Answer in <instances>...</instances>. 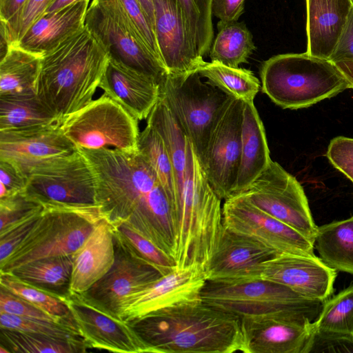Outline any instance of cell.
<instances>
[{"mask_svg": "<svg viewBox=\"0 0 353 353\" xmlns=\"http://www.w3.org/2000/svg\"><path fill=\"white\" fill-rule=\"evenodd\" d=\"M78 149L93 168L97 205L103 218L112 226L128 224L174 259L176 240L172 205L140 152L108 148Z\"/></svg>", "mask_w": 353, "mask_h": 353, "instance_id": "6da1fadb", "label": "cell"}, {"mask_svg": "<svg viewBox=\"0 0 353 353\" xmlns=\"http://www.w3.org/2000/svg\"><path fill=\"white\" fill-rule=\"evenodd\" d=\"M154 353L244 352L241 319L201 299L127 321Z\"/></svg>", "mask_w": 353, "mask_h": 353, "instance_id": "7a4b0ae2", "label": "cell"}, {"mask_svg": "<svg viewBox=\"0 0 353 353\" xmlns=\"http://www.w3.org/2000/svg\"><path fill=\"white\" fill-rule=\"evenodd\" d=\"M110 58L85 26L41 57L36 94L60 125L93 100Z\"/></svg>", "mask_w": 353, "mask_h": 353, "instance_id": "3957f363", "label": "cell"}, {"mask_svg": "<svg viewBox=\"0 0 353 353\" xmlns=\"http://www.w3.org/2000/svg\"><path fill=\"white\" fill-rule=\"evenodd\" d=\"M260 77L262 92L283 109L308 108L350 88L334 62L307 52L270 57L263 63Z\"/></svg>", "mask_w": 353, "mask_h": 353, "instance_id": "277c9868", "label": "cell"}, {"mask_svg": "<svg viewBox=\"0 0 353 353\" xmlns=\"http://www.w3.org/2000/svg\"><path fill=\"white\" fill-rule=\"evenodd\" d=\"M42 205L32 229L0 263V272L43 258L73 255L103 218L98 205Z\"/></svg>", "mask_w": 353, "mask_h": 353, "instance_id": "5b68a950", "label": "cell"}, {"mask_svg": "<svg viewBox=\"0 0 353 353\" xmlns=\"http://www.w3.org/2000/svg\"><path fill=\"white\" fill-rule=\"evenodd\" d=\"M201 299L212 307L240 318L290 313L306 316L313 321L323 303L306 299L282 284L263 279L237 283L207 281Z\"/></svg>", "mask_w": 353, "mask_h": 353, "instance_id": "8992f818", "label": "cell"}, {"mask_svg": "<svg viewBox=\"0 0 353 353\" xmlns=\"http://www.w3.org/2000/svg\"><path fill=\"white\" fill-rule=\"evenodd\" d=\"M196 71L167 74L161 85L165 99L202 162L211 129L232 97L203 81Z\"/></svg>", "mask_w": 353, "mask_h": 353, "instance_id": "52a82bcc", "label": "cell"}, {"mask_svg": "<svg viewBox=\"0 0 353 353\" xmlns=\"http://www.w3.org/2000/svg\"><path fill=\"white\" fill-rule=\"evenodd\" d=\"M139 120L105 94L70 115L60 125L77 148L139 151Z\"/></svg>", "mask_w": 353, "mask_h": 353, "instance_id": "ba28073f", "label": "cell"}, {"mask_svg": "<svg viewBox=\"0 0 353 353\" xmlns=\"http://www.w3.org/2000/svg\"><path fill=\"white\" fill-rule=\"evenodd\" d=\"M25 192L41 205H97L93 168L78 148L32 169Z\"/></svg>", "mask_w": 353, "mask_h": 353, "instance_id": "9c48e42d", "label": "cell"}, {"mask_svg": "<svg viewBox=\"0 0 353 353\" xmlns=\"http://www.w3.org/2000/svg\"><path fill=\"white\" fill-rule=\"evenodd\" d=\"M236 195L294 228L313 243L318 226L304 190L277 162L272 160L268 168Z\"/></svg>", "mask_w": 353, "mask_h": 353, "instance_id": "30bf717a", "label": "cell"}, {"mask_svg": "<svg viewBox=\"0 0 353 353\" xmlns=\"http://www.w3.org/2000/svg\"><path fill=\"white\" fill-rule=\"evenodd\" d=\"M85 26L100 39L110 57L160 83L167 75L162 63L139 38L114 0H92Z\"/></svg>", "mask_w": 353, "mask_h": 353, "instance_id": "8fae6325", "label": "cell"}, {"mask_svg": "<svg viewBox=\"0 0 353 353\" xmlns=\"http://www.w3.org/2000/svg\"><path fill=\"white\" fill-rule=\"evenodd\" d=\"M113 233L115 256L112 266L88 290L73 295L111 317L121 320V308L125 301L154 283L162 274L135 254L114 231Z\"/></svg>", "mask_w": 353, "mask_h": 353, "instance_id": "7c38bea8", "label": "cell"}, {"mask_svg": "<svg viewBox=\"0 0 353 353\" xmlns=\"http://www.w3.org/2000/svg\"><path fill=\"white\" fill-rule=\"evenodd\" d=\"M243 101L231 97L216 119L201 163L216 195L225 200L235 187L241 159Z\"/></svg>", "mask_w": 353, "mask_h": 353, "instance_id": "4fadbf2b", "label": "cell"}, {"mask_svg": "<svg viewBox=\"0 0 353 353\" xmlns=\"http://www.w3.org/2000/svg\"><path fill=\"white\" fill-rule=\"evenodd\" d=\"M222 210L225 228L259 241L278 254L316 255L312 242L305 236L240 195L225 199Z\"/></svg>", "mask_w": 353, "mask_h": 353, "instance_id": "5bb4252c", "label": "cell"}, {"mask_svg": "<svg viewBox=\"0 0 353 353\" xmlns=\"http://www.w3.org/2000/svg\"><path fill=\"white\" fill-rule=\"evenodd\" d=\"M244 353H308L316 340L314 321L281 313L241 318Z\"/></svg>", "mask_w": 353, "mask_h": 353, "instance_id": "9a60e30c", "label": "cell"}, {"mask_svg": "<svg viewBox=\"0 0 353 353\" xmlns=\"http://www.w3.org/2000/svg\"><path fill=\"white\" fill-rule=\"evenodd\" d=\"M277 254L274 250L223 225L217 247L205 270L207 281L237 283L260 279L264 263Z\"/></svg>", "mask_w": 353, "mask_h": 353, "instance_id": "2e32d148", "label": "cell"}, {"mask_svg": "<svg viewBox=\"0 0 353 353\" xmlns=\"http://www.w3.org/2000/svg\"><path fill=\"white\" fill-rule=\"evenodd\" d=\"M207 281L205 271L199 267H176L142 290L129 296L121 308L125 322L174 305L201 299Z\"/></svg>", "mask_w": 353, "mask_h": 353, "instance_id": "e0dca14e", "label": "cell"}, {"mask_svg": "<svg viewBox=\"0 0 353 353\" xmlns=\"http://www.w3.org/2000/svg\"><path fill=\"white\" fill-rule=\"evenodd\" d=\"M337 272L314 256L282 254L264 263L261 279L282 284L303 298L324 301L334 292Z\"/></svg>", "mask_w": 353, "mask_h": 353, "instance_id": "ac0fdd59", "label": "cell"}, {"mask_svg": "<svg viewBox=\"0 0 353 353\" xmlns=\"http://www.w3.org/2000/svg\"><path fill=\"white\" fill-rule=\"evenodd\" d=\"M154 32L168 74L196 71L204 63L197 52L176 0H154Z\"/></svg>", "mask_w": 353, "mask_h": 353, "instance_id": "d6986e66", "label": "cell"}, {"mask_svg": "<svg viewBox=\"0 0 353 353\" xmlns=\"http://www.w3.org/2000/svg\"><path fill=\"white\" fill-rule=\"evenodd\" d=\"M67 303L76 326L89 348L119 353H154L132 327L70 294Z\"/></svg>", "mask_w": 353, "mask_h": 353, "instance_id": "ffe728a7", "label": "cell"}, {"mask_svg": "<svg viewBox=\"0 0 353 353\" xmlns=\"http://www.w3.org/2000/svg\"><path fill=\"white\" fill-rule=\"evenodd\" d=\"M76 150L59 124L0 131V158L12 161L28 176L34 167Z\"/></svg>", "mask_w": 353, "mask_h": 353, "instance_id": "44dd1931", "label": "cell"}, {"mask_svg": "<svg viewBox=\"0 0 353 353\" xmlns=\"http://www.w3.org/2000/svg\"><path fill=\"white\" fill-rule=\"evenodd\" d=\"M99 88L139 121L148 119L161 94L154 77L112 57Z\"/></svg>", "mask_w": 353, "mask_h": 353, "instance_id": "7402d4cb", "label": "cell"}, {"mask_svg": "<svg viewBox=\"0 0 353 353\" xmlns=\"http://www.w3.org/2000/svg\"><path fill=\"white\" fill-rule=\"evenodd\" d=\"M114 256L113 228L103 218L72 255L70 294H81L90 288L109 271Z\"/></svg>", "mask_w": 353, "mask_h": 353, "instance_id": "603a6c76", "label": "cell"}, {"mask_svg": "<svg viewBox=\"0 0 353 353\" xmlns=\"http://www.w3.org/2000/svg\"><path fill=\"white\" fill-rule=\"evenodd\" d=\"M352 7V0H306L308 54L329 59Z\"/></svg>", "mask_w": 353, "mask_h": 353, "instance_id": "cb8c5ba5", "label": "cell"}, {"mask_svg": "<svg viewBox=\"0 0 353 353\" xmlns=\"http://www.w3.org/2000/svg\"><path fill=\"white\" fill-rule=\"evenodd\" d=\"M90 0H80L58 11L43 14L15 46L43 57L85 26Z\"/></svg>", "mask_w": 353, "mask_h": 353, "instance_id": "d4e9b609", "label": "cell"}, {"mask_svg": "<svg viewBox=\"0 0 353 353\" xmlns=\"http://www.w3.org/2000/svg\"><path fill=\"white\" fill-rule=\"evenodd\" d=\"M271 161L265 128L254 101H243L240 165L231 196L246 189Z\"/></svg>", "mask_w": 353, "mask_h": 353, "instance_id": "484cf974", "label": "cell"}, {"mask_svg": "<svg viewBox=\"0 0 353 353\" xmlns=\"http://www.w3.org/2000/svg\"><path fill=\"white\" fill-rule=\"evenodd\" d=\"M41 57L9 46L0 61V97L36 94Z\"/></svg>", "mask_w": 353, "mask_h": 353, "instance_id": "4316f807", "label": "cell"}, {"mask_svg": "<svg viewBox=\"0 0 353 353\" xmlns=\"http://www.w3.org/2000/svg\"><path fill=\"white\" fill-rule=\"evenodd\" d=\"M313 245L329 267L353 275V216L318 226Z\"/></svg>", "mask_w": 353, "mask_h": 353, "instance_id": "83f0119b", "label": "cell"}, {"mask_svg": "<svg viewBox=\"0 0 353 353\" xmlns=\"http://www.w3.org/2000/svg\"><path fill=\"white\" fill-rule=\"evenodd\" d=\"M72 264V255L48 257L32 261L10 272L27 283L68 297Z\"/></svg>", "mask_w": 353, "mask_h": 353, "instance_id": "f1b7e54d", "label": "cell"}, {"mask_svg": "<svg viewBox=\"0 0 353 353\" xmlns=\"http://www.w3.org/2000/svg\"><path fill=\"white\" fill-rule=\"evenodd\" d=\"M314 325L319 339L353 343V284L323 301Z\"/></svg>", "mask_w": 353, "mask_h": 353, "instance_id": "f546056e", "label": "cell"}, {"mask_svg": "<svg viewBox=\"0 0 353 353\" xmlns=\"http://www.w3.org/2000/svg\"><path fill=\"white\" fill-rule=\"evenodd\" d=\"M59 124L37 94L0 97V131Z\"/></svg>", "mask_w": 353, "mask_h": 353, "instance_id": "4dcf8cb0", "label": "cell"}, {"mask_svg": "<svg viewBox=\"0 0 353 353\" xmlns=\"http://www.w3.org/2000/svg\"><path fill=\"white\" fill-rule=\"evenodd\" d=\"M209 53L211 61L233 68L246 63L256 49L252 34L243 22L219 21Z\"/></svg>", "mask_w": 353, "mask_h": 353, "instance_id": "1f68e13d", "label": "cell"}, {"mask_svg": "<svg viewBox=\"0 0 353 353\" xmlns=\"http://www.w3.org/2000/svg\"><path fill=\"white\" fill-rule=\"evenodd\" d=\"M206 81L230 97L243 101H254L260 81L249 70L233 68L219 62L205 63L196 70Z\"/></svg>", "mask_w": 353, "mask_h": 353, "instance_id": "d6a6232c", "label": "cell"}, {"mask_svg": "<svg viewBox=\"0 0 353 353\" xmlns=\"http://www.w3.org/2000/svg\"><path fill=\"white\" fill-rule=\"evenodd\" d=\"M0 346L10 353H78L89 348L85 341H72L0 327Z\"/></svg>", "mask_w": 353, "mask_h": 353, "instance_id": "836d02e7", "label": "cell"}, {"mask_svg": "<svg viewBox=\"0 0 353 353\" xmlns=\"http://www.w3.org/2000/svg\"><path fill=\"white\" fill-rule=\"evenodd\" d=\"M0 286L34 304L60 321L76 327L67 298L27 283L10 272H0Z\"/></svg>", "mask_w": 353, "mask_h": 353, "instance_id": "e575fe53", "label": "cell"}, {"mask_svg": "<svg viewBox=\"0 0 353 353\" xmlns=\"http://www.w3.org/2000/svg\"><path fill=\"white\" fill-rule=\"evenodd\" d=\"M138 146L139 152L155 172L173 208L175 199L174 170L162 138L155 129L147 123L140 132Z\"/></svg>", "mask_w": 353, "mask_h": 353, "instance_id": "d590c367", "label": "cell"}, {"mask_svg": "<svg viewBox=\"0 0 353 353\" xmlns=\"http://www.w3.org/2000/svg\"><path fill=\"white\" fill-rule=\"evenodd\" d=\"M187 24L194 47L203 57L214 37L212 0H176Z\"/></svg>", "mask_w": 353, "mask_h": 353, "instance_id": "8d00e7d4", "label": "cell"}, {"mask_svg": "<svg viewBox=\"0 0 353 353\" xmlns=\"http://www.w3.org/2000/svg\"><path fill=\"white\" fill-rule=\"evenodd\" d=\"M112 228L114 232L135 254L155 268L162 276L176 268L174 259L128 224L121 223Z\"/></svg>", "mask_w": 353, "mask_h": 353, "instance_id": "74e56055", "label": "cell"}, {"mask_svg": "<svg viewBox=\"0 0 353 353\" xmlns=\"http://www.w3.org/2000/svg\"><path fill=\"white\" fill-rule=\"evenodd\" d=\"M0 327L67 341L85 342L75 327L62 323L24 318L8 313L0 312Z\"/></svg>", "mask_w": 353, "mask_h": 353, "instance_id": "f35d334b", "label": "cell"}, {"mask_svg": "<svg viewBox=\"0 0 353 353\" xmlns=\"http://www.w3.org/2000/svg\"><path fill=\"white\" fill-rule=\"evenodd\" d=\"M54 0H27L8 21L1 22V35L8 46L15 45L30 26L39 19Z\"/></svg>", "mask_w": 353, "mask_h": 353, "instance_id": "ab89813d", "label": "cell"}, {"mask_svg": "<svg viewBox=\"0 0 353 353\" xmlns=\"http://www.w3.org/2000/svg\"><path fill=\"white\" fill-rule=\"evenodd\" d=\"M114 1L139 38L162 63L154 26L140 3L137 0Z\"/></svg>", "mask_w": 353, "mask_h": 353, "instance_id": "60d3db41", "label": "cell"}, {"mask_svg": "<svg viewBox=\"0 0 353 353\" xmlns=\"http://www.w3.org/2000/svg\"><path fill=\"white\" fill-rule=\"evenodd\" d=\"M43 205L25 191L0 199V232L40 211Z\"/></svg>", "mask_w": 353, "mask_h": 353, "instance_id": "b9f144b4", "label": "cell"}, {"mask_svg": "<svg viewBox=\"0 0 353 353\" xmlns=\"http://www.w3.org/2000/svg\"><path fill=\"white\" fill-rule=\"evenodd\" d=\"M0 312L24 318L65 323L1 286H0Z\"/></svg>", "mask_w": 353, "mask_h": 353, "instance_id": "7bdbcfd3", "label": "cell"}, {"mask_svg": "<svg viewBox=\"0 0 353 353\" xmlns=\"http://www.w3.org/2000/svg\"><path fill=\"white\" fill-rule=\"evenodd\" d=\"M326 156L331 164L353 183V138L339 136L332 139Z\"/></svg>", "mask_w": 353, "mask_h": 353, "instance_id": "ee69618b", "label": "cell"}, {"mask_svg": "<svg viewBox=\"0 0 353 353\" xmlns=\"http://www.w3.org/2000/svg\"><path fill=\"white\" fill-rule=\"evenodd\" d=\"M42 210L43 208L0 232V263L10 255L28 234L39 218Z\"/></svg>", "mask_w": 353, "mask_h": 353, "instance_id": "f6af8a7d", "label": "cell"}, {"mask_svg": "<svg viewBox=\"0 0 353 353\" xmlns=\"http://www.w3.org/2000/svg\"><path fill=\"white\" fill-rule=\"evenodd\" d=\"M28 176L14 162L0 158V199L26 190Z\"/></svg>", "mask_w": 353, "mask_h": 353, "instance_id": "bcb514c9", "label": "cell"}, {"mask_svg": "<svg viewBox=\"0 0 353 353\" xmlns=\"http://www.w3.org/2000/svg\"><path fill=\"white\" fill-rule=\"evenodd\" d=\"M334 62H353V7L350 11L337 45L329 58Z\"/></svg>", "mask_w": 353, "mask_h": 353, "instance_id": "7dc6e473", "label": "cell"}, {"mask_svg": "<svg viewBox=\"0 0 353 353\" xmlns=\"http://www.w3.org/2000/svg\"><path fill=\"white\" fill-rule=\"evenodd\" d=\"M245 0H212L214 16L223 21H238L244 9Z\"/></svg>", "mask_w": 353, "mask_h": 353, "instance_id": "c3c4849f", "label": "cell"}, {"mask_svg": "<svg viewBox=\"0 0 353 353\" xmlns=\"http://www.w3.org/2000/svg\"><path fill=\"white\" fill-rule=\"evenodd\" d=\"M27 0H0V19L6 23L23 8Z\"/></svg>", "mask_w": 353, "mask_h": 353, "instance_id": "681fc988", "label": "cell"}, {"mask_svg": "<svg viewBox=\"0 0 353 353\" xmlns=\"http://www.w3.org/2000/svg\"><path fill=\"white\" fill-rule=\"evenodd\" d=\"M334 63L348 81L350 88H353V62L339 61Z\"/></svg>", "mask_w": 353, "mask_h": 353, "instance_id": "f907efd6", "label": "cell"}, {"mask_svg": "<svg viewBox=\"0 0 353 353\" xmlns=\"http://www.w3.org/2000/svg\"><path fill=\"white\" fill-rule=\"evenodd\" d=\"M80 0H54L49 6L44 14H48L61 10L68 6Z\"/></svg>", "mask_w": 353, "mask_h": 353, "instance_id": "816d5d0a", "label": "cell"}, {"mask_svg": "<svg viewBox=\"0 0 353 353\" xmlns=\"http://www.w3.org/2000/svg\"><path fill=\"white\" fill-rule=\"evenodd\" d=\"M147 14L153 26H154V0H137Z\"/></svg>", "mask_w": 353, "mask_h": 353, "instance_id": "f5cc1de1", "label": "cell"}, {"mask_svg": "<svg viewBox=\"0 0 353 353\" xmlns=\"http://www.w3.org/2000/svg\"><path fill=\"white\" fill-rule=\"evenodd\" d=\"M352 3H353V0H352Z\"/></svg>", "mask_w": 353, "mask_h": 353, "instance_id": "db71d44e", "label": "cell"}]
</instances>
